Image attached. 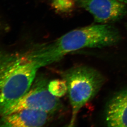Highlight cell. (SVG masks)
I'll list each match as a JSON object with an SVG mask.
<instances>
[{
	"mask_svg": "<svg viewBox=\"0 0 127 127\" xmlns=\"http://www.w3.org/2000/svg\"><path fill=\"white\" fill-rule=\"evenodd\" d=\"M48 83L44 78L37 79L29 90L11 106L3 116L25 109L39 110L51 115L61 110L63 104L59 97L50 92Z\"/></svg>",
	"mask_w": 127,
	"mask_h": 127,
	"instance_id": "obj_4",
	"label": "cell"
},
{
	"mask_svg": "<svg viewBox=\"0 0 127 127\" xmlns=\"http://www.w3.org/2000/svg\"><path fill=\"white\" fill-rule=\"evenodd\" d=\"M104 117L108 127H127V89L117 93L109 101Z\"/></svg>",
	"mask_w": 127,
	"mask_h": 127,
	"instance_id": "obj_7",
	"label": "cell"
},
{
	"mask_svg": "<svg viewBox=\"0 0 127 127\" xmlns=\"http://www.w3.org/2000/svg\"><path fill=\"white\" fill-rule=\"evenodd\" d=\"M120 2H122L125 4H127V0H117Z\"/></svg>",
	"mask_w": 127,
	"mask_h": 127,
	"instance_id": "obj_10",
	"label": "cell"
},
{
	"mask_svg": "<svg viewBox=\"0 0 127 127\" xmlns=\"http://www.w3.org/2000/svg\"><path fill=\"white\" fill-rule=\"evenodd\" d=\"M51 114L35 109H23L1 116L0 126L29 127L44 126L49 121Z\"/></svg>",
	"mask_w": 127,
	"mask_h": 127,
	"instance_id": "obj_6",
	"label": "cell"
},
{
	"mask_svg": "<svg viewBox=\"0 0 127 127\" xmlns=\"http://www.w3.org/2000/svg\"><path fill=\"white\" fill-rule=\"evenodd\" d=\"M36 45L16 50L0 47V116L29 90L43 67Z\"/></svg>",
	"mask_w": 127,
	"mask_h": 127,
	"instance_id": "obj_1",
	"label": "cell"
},
{
	"mask_svg": "<svg viewBox=\"0 0 127 127\" xmlns=\"http://www.w3.org/2000/svg\"><path fill=\"white\" fill-rule=\"evenodd\" d=\"M82 7L101 24H109L119 20L127 12L126 4L117 0H79Z\"/></svg>",
	"mask_w": 127,
	"mask_h": 127,
	"instance_id": "obj_5",
	"label": "cell"
},
{
	"mask_svg": "<svg viewBox=\"0 0 127 127\" xmlns=\"http://www.w3.org/2000/svg\"><path fill=\"white\" fill-rule=\"evenodd\" d=\"M48 89L53 95L61 97L67 93V87L64 81L55 79L48 83Z\"/></svg>",
	"mask_w": 127,
	"mask_h": 127,
	"instance_id": "obj_8",
	"label": "cell"
},
{
	"mask_svg": "<svg viewBox=\"0 0 127 127\" xmlns=\"http://www.w3.org/2000/svg\"><path fill=\"white\" fill-rule=\"evenodd\" d=\"M121 38L119 31L113 26L93 25L72 30L53 42L39 44L40 50L46 66L79 49L114 45Z\"/></svg>",
	"mask_w": 127,
	"mask_h": 127,
	"instance_id": "obj_2",
	"label": "cell"
},
{
	"mask_svg": "<svg viewBox=\"0 0 127 127\" xmlns=\"http://www.w3.org/2000/svg\"><path fill=\"white\" fill-rule=\"evenodd\" d=\"M61 76L67 85V93L71 108L68 126L72 127L76 124L80 109L100 91L104 84L105 78L98 71L84 65L68 69Z\"/></svg>",
	"mask_w": 127,
	"mask_h": 127,
	"instance_id": "obj_3",
	"label": "cell"
},
{
	"mask_svg": "<svg viewBox=\"0 0 127 127\" xmlns=\"http://www.w3.org/2000/svg\"><path fill=\"white\" fill-rule=\"evenodd\" d=\"M53 5L54 9L61 12L69 11L74 5L73 0H53Z\"/></svg>",
	"mask_w": 127,
	"mask_h": 127,
	"instance_id": "obj_9",
	"label": "cell"
}]
</instances>
